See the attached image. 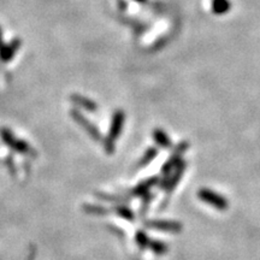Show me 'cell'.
<instances>
[{
	"instance_id": "6da1fadb",
	"label": "cell",
	"mask_w": 260,
	"mask_h": 260,
	"mask_svg": "<svg viewBox=\"0 0 260 260\" xmlns=\"http://www.w3.org/2000/svg\"><path fill=\"white\" fill-rule=\"evenodd\" d=\"M197 196L200 200L206 202V204L213 206V207L218 208V210H226L228 207V201L224 196L217 194L216 192L210 191V189H200L197 192Z\"/></svg>"
},
{
	"instance_id": "7a4b0ae2",
	"label": "cell",
	"mask_w": 260,
	"mask_h": 260,
	"mask_svg": "<svg viewBox=\"0 0 260 260\" xmlns=\"http://www.w3.org/2000/svg\"><path fill=\"white\" fill-rule=\"evenodd\" d=\"M231 9L229 0H211V10L215 15H226Z\"/></svg>"
},
{
	"instance_id": "3957f363",
	"label": "cell",
	"mask_w": 260,
	"mask_h": 260,
	"mask_svg": "<svg viewBox=\"0 0 260 260\" xmlns=\"http://www.w3.org/2000/svg\"><path fill=\"white\" fill-rule=\"evenodd\" d=\"M153 227L170 232H178L182 229V226L177 222H157V223H153Z\"/></svg>"
},
{
	"instance_id": "277c9868",
	"label": "cell",
	"mask_w": 260,
	"mask_h": 260,
	"mask_svg": "<svg viewBox=\"0 0 260 260\" xmlns=\"http://www.w3.org/2000/svg\"><path fill=\"white\" fill-rule=\"evenodd\" d=\"M154 135V139H156L157 142H158L159 146H162V147H165V148H169L170 146H171V141H170L169 137H167V135L165 134L162 130H156V131L153 132Z\"/></svg>"
},
{
	"instance_id": "5b68a950",
	"label": "cell",
	"mask_w": 260,
	"mask_h": 260,
	"mask_svg": "<svg viewBox=\"0 0 260 260\" xmlns=\"http://www.w3.org/2000/svg\"><path fill=\"white\" fill-rule=\"evenodd\" d=\"M136 1H140V2H142V1H146V0H136Z\"/></svg>"
}]
</instances>
